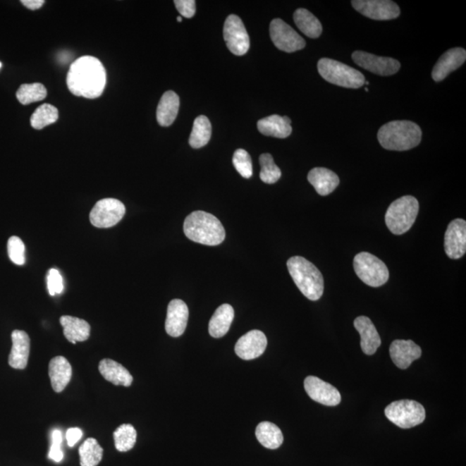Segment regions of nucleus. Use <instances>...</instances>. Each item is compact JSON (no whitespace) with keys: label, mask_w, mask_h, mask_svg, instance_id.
Returning <instances> with one entry per match:
<instances>
[{"label":"nucleus","mask_w":466,"mask_h":466,"mask_svg":"<svg viewBox=\"0 0 466 466\" xmlns=\"http://www.w3.org/2000/svg\"><path fill=\"white\" fill-rule=\"evenodd\" d=\"M294 21L300 32L308 37L318 38L322 33L321 23L309 11L302 8L296 10Z\"/></svg>","instance_id":"30"},{"label":"nucleus","mask_w":466,"mask_h":466,"mask_svg":"<svg viewBox=\"0 0 466 466\" xmlns=\"http://www.w3.org/2000/svg\"><path fill=\"white\" fill-rule=\"evenodd\" d=\"M48 290L50 295H60L64 290L63 276L56 269H49L47 275Z\"/></svg>","instance_id":"39"},{"label":"nucleus","mask_w":466,"mask_h":466,"mask_svg":"<svg viewBox=\"0 0 466 466\" xmlns=\"http://www.w3.org/2000/svg\"><path fill=\"white\" fill-rule=\"evenodd\" d=\"M179 106V96L173 91L165 92L157 106V119L159 124L164 127L171 125L178 114Z\"/></svg>","instance_id":"26"},{"label":"nucleus","mask_w":466,"mask_h":466,"mask_svg":"<svg viewBox=\"0 0 466 466\" xmlns=\"http://www.w3.org/2000/svg\"><path fill=\"white\" fill-rule=\"evenodd\" d=\"M354 326L361 336V348L367 355H373L380 348L382 341L371 319L360 317L354 321Z\"/></svg>","instance_id":"21"},{"label":"nucleus","mask_w":466,"mask_h":466,"mask_svg":"<svg viewBox=\"0 0 466 466\" xmlns=\"http://www.w3.org/2000/svg\"><path fill=\"white\" fill-rule=\"evenodd\" d=\"M257 129L264 136L286 138L292 133L291 119L287 116L271 115L257 122Z\"/></svg>","instance_id":"25"},{"label":"nucleus","mask_w":466,"mask_h":466,"mask_svg":"<svg viewBox=\"0 0 466 466\" xmlns=\"http://www.w3.org/2000/svg\"><path fill=\"white\" fill-rule=\"evenodd\" d=\"M256 437L262 446L268 449H277L283 443L282 431L274 423L264 422L257 425Z\"/></svg>","instance_id":"29"},{"label":"nucleus","mask_w":466,"mask_h":466,"mask_svg":"<svg viewBox=\"0 0 466 466\" xmlns=\"http://www.w3.org/2000/svg\"><path fill=\"white\" fill-rule=\"evenodd\" d=\"M103 452V448L95 439H87L79 448L80 465L97 466L102 460Z\"/></svg>","instance_id":"32"},{"label":"nucleus","mask_w":466,"mask_h":466,"mask_svg":"<svg viewBox=\"0 0 466 466\" xmlns=\"http://www.w3.org/2000/svg\"><path fill=\"white\" fill-rule=\"evenodd\" d=\"M353 8L374 20H391L400 16L399 6L390 0H353Z\"/></svg>","instance_id":"12"},{"label":"nucleus","mask_w":466,"mask_h":466,"mask_svg":"<svg viewBox=\"0 0 466 466\" xmlns=\"http://www.w3.org/2000/svg\"><path fill=\"white\" fill-rule=\"evenodd\" d=\"M445 252L452 259H458L466 252V222L464 219H454L448 226L445 234Z\"/></svg>","instance_id":"15"},{"label":"nucleus","mask_w":466,"mask_h":466,"mask_svg":"<svg viewBox=\"0 0 466 466\" xmlns=\"http://www.w3.org/2000/svg\"><path fill=\"white\" fill-rule=\"evenodd\" d=\"M52 443H54V444L59 445H61V443H63V434H61L60 430L56 429L53 431Z\"/></svg>","instance_id":"44"},{"label":"nucleus","mask_w":466,"mask_h":466,"mask_svg":"<svg viewBox=\"0 0 466 466\" xmlns=\"http://www.w3.org/2000/svg\"><path fill=\"white\" fill-rule=\"evenodd\" d=\"M465 60V49L454 48L448 50L434 67L432 77L434 82H442L450 73L461 67Z\"/></svg>","instance_id":"19"},{"label":"nucleus","mask_w":466,"mask_h":466,"mask_svg":"<svg viewBox=\"0 0 466 466\" xmlns=\"http://www.w3.org/2000/svg\"><path fill=\"white\" fill-rule=\"evenodd\" d=\"M184 233L188 240L199 244L215 246L225 240L226 231L214 215L195 211L185 219Z\"/></svg>","instance_id":"2"},{"label":"nucleus","mask_w":466,"mask_h":466,"mask_svg":"<svg viewBox=\"0 0 466 466\" xmlns=\"http://www.w3.org/2000/svg\"><path fill=\"white\" fill-rule=\"evenodd\" d=\"M422 129L414 122L396 121L387 123L379 130L377 138L382 147L405 152L417 147L422 141Z\"/></svg>","instance_id":"3"},{"label":"nucleus","mask_w":466,"mask_h":466,"mask_svg":"<svg viewBox=\"0 0 466 466\" xmlns=\"http://www.w3.org/2000/svg\"><path fill=\"white\" fill-rule=\"evenodd\" d=\"M60 322L63 327L64 336L73 344L86 341L90 336L91 326L82 319L63 315Z\"/></svg>","instance_id":"27"},{"label":"nucleus","mask_w":466,"mask_h":466,"mask_svg":"<svg viewBox=\"0 0 466 466\" xmlns=\"http://www.w3.org/2000/svg\"><path fill=\"white\" fill-rule=\"evenodd\" d=\"M190 311L187 304L182 300L175 299L169 302L167 310L165 329L169 336H182L187 329Z\"/></svg>","instance_id":"17"},{"label":"nucleus","mask_w":466,"mask_h":466,"mask_svg":"<svg viewBox=\"0 0 466 466\" xmlns=\"http://www.w3.org/2000/svg\"><path fill=\"white\" fill-rule=\"evenodd\" d=\"M59 118V110L50 104H44L34 111L30 118V125L36 130L54 124Z\"/></svg>","instance_id":"33"},{"label":"nucleus","mask_w":466,"mask_h":466,"mask_svg":"<svg viewBox=\"0 0 466 466\" xmlns=\"http://www.w3.org/2000/svg\"><path fill=\"white\" fill-rule=\"evenodd\" d=\"M224 39L233 55L244 56L250 49V38L244 23L236 15H230L224 25Z\"/></svg>","instance_id":"11"},{"label":"nucleus","mask_w":466,"mask_h":466,"mask_svg":"<svg viewBox=\"0 0 466 466\" xmlns=\"http://www.w3.org/2000/svg\"><path fill=\"white\" fill-rule=\"evenodd\" d=\"M288 272L304 296L310 300L321 299L324 292V278L314 264L302 257H293L287 262Z\"/></svg>","instance_id":"4"},{"label":"nucleus","mask_w":466,"mask_h":466,"mask_svg":"<svg viewBox=\"0 0 466 466\" xmlns=\"http://www.w3.org/2000/svg\"><path fill=\"white\" fill-rule=\"evenodd\" d=\"M390 354L393 363L398 368L405 369L422 357V350L414 341L396 340L391 345Z\"/></svg>","instance_id":"18"},{"label":"nucleus","mask_w":466,"mask_h":466,"mask_svg":"<svg viewBox=\"0 0 466 466\" xmlns=\"http://www.w3.org/2000/svg\"><path fill=\"white\" fill-rule=\"evenodd\" d=\"M309 182L321 196H326L336 190L340 185V178L332 171L326 168H314L311 169L307 176Z\"/></svg>","instance_id":"23"},{"label":"nucleus","mask_w":466,"mask_h":466,"mask_svg":"<svg viewBox=\"0 0 466 466\" xmlns=\"http://www.w3.org/2000/svg\"><path fill=\"white\" fill-rule=\"evenodd\" d=\"M21 3L30 10L40 9L44 6V0H22Z\"/></svg>","instance_id":"43"},{"label":"nucleus","mask_w":466,"mask_h":466,"mask_svg":"<svg viewBox=\"0 0 466 466\" xmlns=\"http://www.w3.org/2000/svg\"><path fill=\"white\" fill-rule=\"evenodd\" d=\"M49 375L53 390L60 393L65 390L70 382L72 367L66 357L59 356L49 362Z\"/></svg>","instance_id":"22"},{"label":"nucleus","mask_w":466,"mask_h":466,"mask_svg":"<svg viewBox=\"0 0 466 466\" xmlns=\"http://www.w3.org/2000/svg\"><path fill=\"white\" fill-rule=\"evenodd\" d=\"M234 319L233 307L223 304L217 308L209 322V333L211 337L219 338L228 333Z\"/></svg>","instance_id":"28"},{"label":"nucleus","mask_w":466,"mask_h":466,"mask_svg":"<svg viewBox=\"0 0 466 466\" xmlns=\"http://www.w3.org/2000/svg\"><path fill=\"white\" fill-rule=\"evenodd\" d=\"M99 371L104 379L118 386L129 387L133 382V377L128 369L109 358L99 362Z\"/></svg>","instance_id":"24"},{"label":"nucleus","mask_w":466,"mask_h":466,"mask_svg":"<svg viewBox=\"0 0 466 466\" xmlns=\"http://www.w3.org/2000/svg\"><path fill=\"white\" fill-rule=\"evenodd\" d=\"M82 431L77 427L69 429L66 433V439L68 446L73 448L77 442H78L82 437Z\"/></svg>","instance_id":"41"},{"label":"nucleus","mask_w":466,"mask_h":466,"mask_svg":"<svg viewBox=\"0 0 466 466\" xmlns=\"http://www.w3.org/2000/svg\"><path fill=\"white\" fill-rule=\"evenodd\" d=\"M8 255L13 263L17 265L25 264V246L24 242L16 236L11 237L8 240Z\"/></svg>","instance_id":"38"},{"label":"nucleus","mask_w":466,"mask_h":466,"mask_svg":"<svg viewBox=\"0 0 466 466\" xmlns=\"http://www.w3.org/2000/svg\"><path fill=\"white\" fill-rule=\"evenodd\" d=\"M67 84L69 91L75 96L97 99L105 90L106 69L102 61L96 57H80L69 68Z\"/></svg>","instance_id":"1"},{"label":"nucleus","mask_w":466,"mask_h":466,"mask_svg":"<svg viewBox=\"0 0 466 466\" xmlns=\"http://www.w3.org/2000/svg\"><path fill=\"white\" fill-rule=\"evenodd\" d=\"M261 165L260 179L264 183L274 184L282 176V171L275 164L271 154L265 153L259 157Z\"/></svg>","instance_id":"36"},{"label":"nucleus","mask_w":466,"mask_h":466,"mask_svg":"<svg viewBox=\"0 0 466 466\" xmlns=\"http://www.w3.org/2000/svg\"><path fill=\"white\" fill-rule=\"evenodd\" d=\"M384 413L388 421L403 429L422 424L426 418L424 407L413 400H396L385 408Z\"/></svg>","instance_id":"7"},{"label":"nucleus","mask_w":466,"mask_h":466,"mask_svg":"<svg viewBox=\"0 0 466 466\" xmlns=\"http://www.w3.org/2000/svg\"><path fill=\"white\" fill-rule=\"evenodd\" d=\"M364 90H365V91H367V92H368V91H369V90H368V88H367V87H365V88H364Z\"/></svg>","instance_id":"46"},{"label":"nucleus","mask_w":466,"mask_h":466,"mask_svg":"<svg viewBox=\"0 0 466 466\" xmlns=\"http://www.w3.org/2000/svg\"><path fill=\"white\" fill-rule=\"evenodd\" d=\"M16 96L23 105H29L47 97V90L41 83L24 84L19 87Z\"/></svg>","instance_id":"35"},{"label":"nucleus","mask_w":466,"mask_h":466,"mask_svg":"<svg viewBox=\"0 0 466 466\" xmlns=\"http://www.w3.org/2000/svg\"><path fill=\"white\" fill-rule=\"evenodd\" d=\"M318 71L326 82L345 88H360L365 83L363 74L341 61L322 59L318 63Z\"/></svg>","instance_id":"6"},{"label":"nucleus","mask_w":466,"mask_h":466,"mask_svg":"<svg viewBox=\"0 0 466 466\" xmlns=\"http://www.w3.org/2000/svg\"><path fill=\"white\" fill-rule=\"evenodd\" d=\"M61 445L54 444L52 443L51 448H50L49 453V458L50 460L59 463L61 460H63V452L61 450Z\"/></svg>","instance_id":"42"},{"label":"nucleus","mask_w":466,"mask_h":466,"mask_svg":"<svg viewBox=\"0 0 466 466\" xmlns=\"http://www.w3.org/2000/svg\"><path fill=\"white\" fill-rule=\"evenodd\" d=\"M354 271L368 286L379 288L388 282L390 272L382 260L369 252L358 253L353 260Z\"/></svg>","instance_id":"8"},{"label":"nucleus","mask_w":466,"mask_h":466,"mask_svg":"<svg viewBox=\"0 0 466 466\" xmlns=\"http://www.w3.org/2000/svg\"><path fill=\"white\" fill-rule=\"evenodd\" d=\"M269 34L273 44L282 51L293 53L305 48V40L282 19L272 20L269 25Z\"/></svg>","instance_id":"10"},{"label":"nucleus","mask_w":466,"mask_h":466,"mask_svg":"<svg viewBox=\"0 0 466 466\" xmlns=\"http://www.w3.org/2000/svg\"><path fill=\"white\" fill-rule=\"evenodd\" d=\"M352 60L358 66L367 69L373 74L382 76L395 75L400 68L398 60L391 57L377 56L360 50H357L352 54Z\"/></svg>","instance_id":"13"},{"label":"nucleus","mask_w":466,"mask_h":466,"mask_svg":"<svg viewBox=\"0 0 466 466\" xmlns=\"http://www.w3.org/2000/svg\"><path fill=\"white\" fill-rule=\"evenodd\" d=\"M233 163L237 171L244 177L249 179L252 176V161L249 153L243 149H238L234 152Z\"/></svg>","instance_id":"37"},{"label":"nucleus","mask_w":466,"mask_h":466,"mask_svg":"<svg viewBox=\"0 0 466 466\" xmlns=\"http://www.w3.org/2000/svg\"><path fill=\"white\" fill-rule=\"evenodd\" d=\"M177 11L182 16L191 18L195 16L196 3L195 0H176L174 2Z\"/></svg>","instance_id":"40"},{"label":"nucleus","mask_w":466,"mask_h":466,"mask_svg":"<svg viewBox=\"0 0 466 466\" xmlns=\"http://www.w3.org/2000/svg\"><path fill=\"white\" fill-rule=\"evenodd\" d=\"M177 21L182 22L183 21V18L182 17L177 18Z\"/></svg>","instance_id":"45"},{"label":"nucleus","mask_w":466,"mask_h":466,"mask_svg":"<svg viewBox=\"0 0 466 466\" xmlns=\"http://www.w3.org/2000/svg\"><path fill=\"white\" fill-rule=\"evenodd\" d=\"M125 207L121 200L114 198L100 200L90 213L91 224L98 228L116 226L125 216Z\"/></svg>","instance_id":"9"},{"label":"nucleus","mask_w":466,"mask_h":466,"mask_svg":"<svg viewBox=\"0 0 466 466\" xmlns=\"http://www.w3.org/2000/svg\"><path fill=\"white\" fill-rule=\"evenodd\" d=\"M267 338L259 330L250 331L235 345V352L244 360H255L263 355L267 348Z\"/></svg>","instance_id":"16"},{"label":"nucleus","mask_w":466,"mask_h":466,"mask_svg":"<svg viewBox=\"0 0 466 466\" xmlns=\"http://www.w3.org/2000/svg\"><path fill=\"white\" fill-rule=\"evenodd\" d=\"M304 388L312 400L323 405L334 407L341 402L340 391L332 384L319 379V377L307 376L304 381Z\"/></svg>","instance_id":"14"},{"label":"nucleus","mask_w":466,"mask_h":466,"mask_svg":"<svg viewBox=\"0 0 466 466\" xmlns=\"http://www.w3.org/2000/svg\"><path fill=\"white\" fill-rule=\"evenodd\" d=\"M211 135V125L209 118L199 116L195 118L190 137V145L194 149H200L209 144Z\"/></svg>","instance_id":"31"},{"label":"nucleus","mask_w":466,"mask_h":466,"mask_svg":"<svg viewBox=\"0 0 466 466\" xmlns=\"http://www.w3.org/2000/svg\"><path fill=\"white\" fill-rule=\"evenodd\" d=\"M1 67H2V63H0V68H1Z\"/></svg>","instance_id":"48"},{"label":"nucleus","mask_w":466,"mask_h":466,"mask_svg":"<svg viewBox=\"0 0 466 466\" xmlns=\"http://www.w3.org/2000/svg\"><path fill=\"white\" fill-rule=\"evenodd\" d=\"M364 84L369 85V82H367V80H365V83H364Z\"/></svg>","instance_id":"47"},{"label":"nucleus","mask_w":466,"mask_h":466,"mask_svg":"<svg viewBox=\"0 0 466 466\" xmlns=\"http://www.w3.org/2000/svg\"><path fill=\"white\" fill-rule=\"evenodd\" d=\"M114 438L118 452H128L136 444L137 431L133 425L123 424L115 431Z\"/></svg>","instance_id":"34"},{"label":"nucleus","mask_w":466,"mask_h":466,"mask_svg":"<svg viewBox=\"0 0 466 466\" xmlns=\"http://www.w3.org/2000/svg\"><path fill=\"white\" fill-rule=\"evenodd\" d=\"M13 348L9 355V364L11 367L18 369H24L28 364L30 340L29 335L25 331L15 330L11 333Z\"/></svg>","instance_id":"20"},{"label":"nucleus","mask_w":466,"mask_h":466,"mask_svg":"<svg viewBox=\"0 0 466 466\" xmlns=\"http://www.w3.org/2000/svg\"><path fill=\"white\" fill-rule=\"evenodd\" d=\"M419 213V202L413 196L400 197L391 205L385 214V223L393 234L402 235L410 231Z\"/></svg>","instance_id":"5"}]
</instances>
